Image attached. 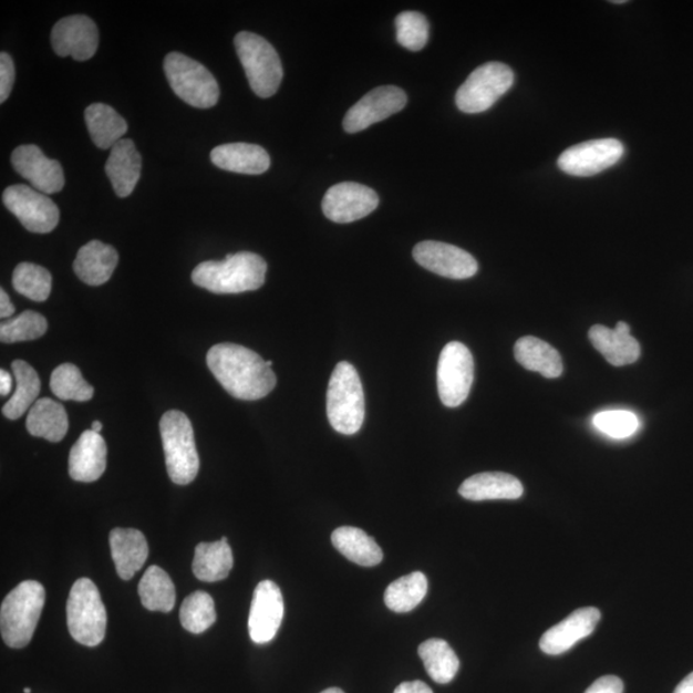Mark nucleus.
<instances>
[{"instance_id":"obj_50","label":"nucleus","mask_w":693,"mask_h":693,"mask_svg":"<svg viewBox=\"0 0 693 693\" xmlns=\"http://www.w3.org/2000/svg\"><path fill=\"white\" fill-rule=\"evenodd\" d=\"M612 3H614V4H625L627 2H625V0H619V2H618V0H614V2H612Z\"/></svg>"},{"instance_id":"obj_47","label":"nucleus","mask_w":693,"mask_h":693,"mask_svg":"<svg viewBox=\"0 0 693 693\" xmlns=\"http://www.w3.org/2000/svg\"><path fill=\"white\" fill-rule=\"evenodd\" d=\"M674 693H693V673L689 674L686 679L675 687Z\"/></svg>"},{"instance_id":"obj_34","label":"nucleus","mask_w":693,"mask_h":693,"mask_svg":"<svg viewBox=\"0 0 693 693\" xmlns=\"http://www.w3.org/2000/svg\"><path fill=\"white\" fill-rule=\"evenodd\" d=\"M138 591L145 609L170 612L175 607V586L163 568L149 567L141 580Z\"/></svg>"},{"instance_id":"obj_13","label":"nucleus","mask_w":693,"mask_h":693,"mask_svg":"<svg viewBox=\"0 0 693 693\" xmlns=\"http://www.w3.org/2000/svg\"><path fill=\"white\" fill-rule=\"evenodd\" d=\"M407 95L401 87L386 85L373 89L346 112L343 127L346 133L354 134L381 123L405 108Z\"/></svg>"},{"instance_id":"obj_42","label":"nucleus","mask_w":693,"mask_h":693,"mask_svg":"<svg viewBox=\"0 0 693 693\" xmlns=\"http://www.w3.org/2000/svg\"><path fill=\"white\" fill-rule=\"evenodd\" d=\"M14 83V63L11 55L0 54V102L4 103L12 92Z\"/></svg>"},{"instance_id":"obj_31","label":"nucleus","mask_w":693,"mask_h":693,"mask_svg":"<svg viewBox=\"0 0 693 693\" xmlns=\"http://www.w3.org/2000/svg\"><path fill=\"white\" fill-rule=\"evenodd\" d=\"M87 132L96 147L112 149L127 132L123 116L103 103H94L85 110Z\"/></svg>"},{"instance_id":"obj_30","label":"nucleus","mask_w":693,"mask_h":693,"mask_svg":"<svg viewBox=\"0 0 693 693\" xmlns=\"http://www.w3.org/2000/svg\"><path fill=\"white\" fill-rule=\"evenodd\" d=\"M234 566L232 551L228 538L213 544H199L193 560V573L203 582H220L228 578Z\"/></svg>"},{"instance_id":"obj_33","label":"nucleus","mask_w":693,"mask_h":693,"mask_svg":"<svg viewBox=\"0 0 693 693\" xmlns=\"http://www.w3.org/2000/svg\"><path fill=\"white\" fill-rule=\"evenodd\" d=\"M425 671L434 682L447 684L453 681L461 669V660L445 640L432 639L418 647Z\"/></svg>"},{"instance_id":"obj_29","label":"nucleus","mask_w":693,"mask_h":693,"mask_svg":"<svg viewBox=\"0 0 693 693\" xmlns=\"http://www.w3.org/2000/svg\"><path fill=\"white\" fill-rule=\"evenodd\" d=\"M333 546L344 558L361 567H376L383 560V551L373 537L354 527H341L333 531Z\"/></svg>"},{"instance_id":"obj_14","label":"nucleus","mask_w":693,"mask_h":693,"mask_svg":"<svg viewBox=\"0 0 693 693\" xmlns=\"http://www.w3.org/2000/svg\"><path fill=\"white\" fill-rule=\"evenodd\" d=\"M379 197L372 188L359 183L334 185L322 199V213L330 221L350 224L375 211Z\"/></svg>"},{"instance_id":"obj_2","label":"nucleus","mask_w":693,"mask_h":693,"mask_svg":"<svg viewBox=\"0 0 693 693\" xmlns=\"http://www.w3.org/2000/svg\"><path fill=\"white\" fill-rule=\"evenodd\" d=\"M268 263L252 252L228 255L223 261L199 263L192 273L193 283L216 294H237L260 289Z\"/></svg>"},{"instance_id":"obj_16","label":"nucleus","mask_w":693,"mask_h":693,"mask_svg":"<svg viewBox=\"0 0 693 693\" xmlns=\"http://www.w3.org/2000/svg\"><path fill=\"white\" fill-rule=\"evenodd\" d=\"M283 618L285 600L280 588L272 580H263L256 587L249 611L248 630L251 640L263 644L276 639Z\"/></svg>"},{"instance_id":"obj_22","label":"nucleus","mask_w":693,"mask_h":693,"mask_svg":"<svg viewBox=\"0 0 693 693\" xmlns=\"http://www.w3.org/2000/svg\"><path fill=\"white\" fill-rule=\"evenodd\" d=\"M110 546L121 579L131 580L148 559V542L141 530L116 528L111 531Z\"/></svg>"},{"instance_id":"obj_25","label":"nucleus","mask_w":693,"mask_h":693,"mask_svg":"<svg viewBox=\"0 0 693 693\" xmlns=\"http://www.w3.org/2000/svg\"><path fill=\"white\" fill-rule=\"evenodd\" d=\"M117 263L118 254L114 247L92 240L79 249L74 270L85 285L99 287L107 283Z\"/></svg>"},{"instance_id":"obj_39","label":"nucleus","mask_w":693,"mask_h":693,"mask_svg":"<svg viewBox=\"0 0 693 693\" xmlns=\"http://www.w3.org/2000/svg\"><path fill=\"white\" fill-rule=\"evenodd\" d=\"M48 330V322L35 311L22 312L15 319L2 322L0 325V341L3 343H19L38 340Z\"/></svg>"},{"instance_id":"obj_43","label":"nucleus","mask_w":693,"mask_h":693,"mask_svg":"<svg viewBox=\"0 0 693 693\" xmlns=\"http://www.w3.org/2000/svg\"><path fill=\"white\" fill-rule=\"evenodd\" d=\"M623 681L616 675L601 676L585 693H623Z\"/></svg>"},{"instance_id":"obj_11","label":"nucleus","mask_w":693,"mask_h":693,"mask_svg":"<svg viewBox=\"0 0 693 693\" xmlns=\"http://www.w3.org/2000/svg\"><path fill=\"white\" fill-rule=\"evenodd\" d=\"M3 204L31 232H51L60 223L58 205L44 193L28 185L18 184L7 188Z\"/></svg>"},{"instance_id":"obj_19","label":"nucleus","mask_w":693,"mask_h":693,"mask_svg":"<svg viewBox=\"0 0 693 693\" xmlns=\"http://www.w3.org/2000/svg\"><path fill=\"white\" fill-rule=\"evenodd\" d=\"M600 619L599 609L591 607L578 609L562 622L550 628L539 641V648L547 655H561L580 640L587 639L596 630Z\"/></svg>"},{"instance_id":"obj_27","label":"nucleus","mask_w":693,"mask_h":693,"mask_svg":"<svg viewBox=\"0 0 693 693\" xmlns=\"http://www.w3.org/2000/svg\"><path fill=\"white\" fill-rule=\"evenodd\" d=\"M515 359L523 368L545 377H559L563 372L560 353L536 337H524L514 346Z\"/></svg>"},{"instance_id":"obj_7","label":"nucleus","mask_w":693,"mask_h":693,"mask_svg":"<svg viewBox=\"0 0 693 693\" xmlns=\"http://www.w3.org/2000/svg\"><path fill=\"white\" fill-rule=\"evenodd\" d=\"M241 66L249 85L260 99H270L278 92L283 80V64L268 40L252 32L241 31L234 39Z\"/></svg>"},{"instance_id":"obj_12","label":"nucleus","mask_w":693,"mask_h":693,"mask_svg":"<svg viewBox=\"0 0 693 693\" xmlns=\"http://www.w3.org/2000/svg\"><path fill=\"white\" fill-rule=\"evenodd\" d=\"M624 155V145L617 139H596L575 145L561 153L558 166L571 176L588 177L608 170Z\"/></svg>"},{"instance_id":"obj_8","label":"nucleus","mask_w":693,"mask_h":693,"mask_svg":"<svg viewBox=\"0 0 693 693\" xmlns=\"http://www.w3.org/2000/svg\"><path fill=\"white\" fill-rule=\"evenodd\" d=\"M164 69L174 93L190 106L206 110L219 101V84L204 64L174 52L166 55Z\"/></svg>"},{"instance_id":"obj_1","label":"nucleus","mask_w":693,"mask_h":693,"mask_svg":"<svg viewBox=\"0 0 693 693\" xmlns=\"http://www.w3.org/2000/svg\"><path fill=\"white\" fill-rule=\"evenodd\" d=\"M207 365L224 390L238 400H261L277 385L276 373L268 362L244 345H214L208 351Z\"/></svg>"},{"instance_id":"obj_32","label":"nucleus","mask_w":693,"mask_h":693,"mask_svg":"<svg viewBox=\"0 0 693 693\" xmlns=\"http://www.w3.org/2000/svg\"><path fill=\"white\" fill-rule=\"evenodd\" d=\"M13 375L15 377V392L10 401L2 408V413L11 421H18L35 405L40 393V379L34 368L27 361L15 360L12 362Z\"/></svg>"},{"instance_id":"obj_48","label":"nucleus","mask_w":693,"mask_h":693,"mask_svg":"<svg viewBox=\"0 0 693 693\" xmlns=\"http://www.w3.org/2000/svg\"><path fill=\"white\" fill-rule=\"evenodd\" d=\"M102 428H103V424L101 422H94L92 424V431L95 433H101Z\"/></svg>"},{"instance_id":"obj_17","label":"nucleus","mask_w":693,"mask_h":693,"mask_svg":"<svg viewBox=\"0 0 693 693\" xmlns=\"http://www.w3.org/2000/svg\"><path fill=\"white\" fill-rule=\"evenodd\" d=\"M52 45L60 58L71 55L76 61L91 60L100 45L99 28L86 15H70L55 23Z\"/></svg>"},{"instance_id":"obj_4","label":"nucleus","mask_w":693,"mask_h":693,"mask_svg":"<svg viewBox=\"0 0 693 693\" xmlns=\"http://www.w3.org/2000/svg\"><path fill=\"white\" fill-rule=\"evenodd\" d=\"M327 413L330 425L341 434H356L364 424V389L358 370L350 362H340L330 376Z\"/></svg>"},{"instance_id":"obj_51","label":"nucleus","mask_w":693,"mask_h":693,"mask_svg":"<svg viewBox=\"0 0 693 693\" xmlns=\"http://www.w3.org/2000/svg\"><path fill=\"white\" fill-rule=\"evenodd\" d=\"M23 692L31 693V690L30 689H25V690H23Z\"/></svg>"},{"instance_id":"obj_5","label":"nucleus","mask_w":693,"mask_h":693,"mask_svg":"<svg viewBox=\"0 0 693 693\" xmlns=\"http://www.w3.org/2000/svg\"><path fill=\"white\" fill-rule=\"evenodd\" d=\"M159 431L161 437H163L168 477L175 485H189L197 478L199 472L195 432H193L189 417L182 411H167L161 418Z\"/></svg>"},{"instance_id":"obj_46","label":"nucleus","mask_w":693,"mask_h":693,"mask_svg":"<svg viewBox=\"0 0 693 693\" xmlns=\"http://www.w3.org/2000/svg\"><path fill=\"white\" fill-rule=\"evenodd\" d=\"M12 390V376L6 372L4 369L0 370V394L8 396Z\"/></svg>"},{"instance_id":"obj_45","label":"nucleus","mask_w":693,"mask_h":693,"mask_svg":"<svg viewBox=\"0 0 693 693\" xmlns=\"http://www.w3.org/2000/svg\"><path fill=\"white\" fill-rule=\"evenodd\" d=\"M14 313V306L10 300V297L6 293V290H0V318H11Z\"/></svg>"},{"instance_id":"obj_26","label":"nucleus","mask_w":693,"mask_h":693,"mask_svg":"<svg viewBox=\"0 0 693 693\" xmlns=\"http://www.w3.org/2000/svg\"><path fill=\"white\" fill-rule=\"evenodd\" d=\"M458 494L469 501H488V499H518L524 488L518 478L506 473H480L467 478Z\"/></svg>"},{"instance_id":"obj_23","label":"nucleus","mask_w":693,"mask_h":693,"mask_svg":"<svg viewBox=\"0 0 693 693\" xmlns=\"http://www.w3.org/2000/svg\"><path fill=\"white\" fill-rule=\"evenodd\" d=\"M211 161L221 170L247 175L263 174L271 165L269 153L249 143L219 145L211 152Z\"/></svg>"},{"instance_id":"obj_15","label":"nucleus","mask_w":693,"mask_h":693,"mask_svg":"<svg viewBox=\"0 0 693 693\" xmlns=\"http://www.w3.org/2000/svg\"><path fill=\"white\" fill-rule=\"evenodd\" d=\"M413 256L424 269L443 278L464 280L478 272V262L469 252L442 241H422L415 246Z\"/></svg>"},{"instance_id":"obj_21","label":"nucleus","mask_w":693,"mask_h":693,"mask_svg":"<svg viewBox=\"0 0 693 693\" xmlns=\"http://www.w3.org/2000/svg\"><path fill=\"white\" fill-rule=\"evenodd\" d=\"M588 337H590L594 349L612 366L619 368L634 364L641 356L640 343L631 335V328L627 322L619 321L616 329L593 325Z\"/></svg>"},{"instance_id":"obj_3","label":"nucleus","mask_w":693,"mask_h":693,"mask_svg":"<svg viewBox=\"0 0 693 693\" xmlns=\"http://www.w3.org/2000/svg\"><path fill=\"white\" fill-rule=\"evenodd\" d=\"M44 603V587L35 580H25L7 596L0 608V631L7 647H28L35 633Z\"/></svg>"},{"instance_id":"obj_6","label":"nucleus","mask_w":693,"mask_h":693,"mask_svg":"<svg viewBox=\"0 0 693 693\" xmlns=\"http://www.w3.org/2000/svg\"><path fill=\"white\" fill-rule=\"evenodd\" d=\"M66 611L72 639L87 648L99 647L106 635L107 611L91 579L80 578L72 586Z\"/></svg>"},{"instance_id":"obj_36","label":"nucleus","mask_w":693,"mask_h":693,"mask_svg":"<svg viewBox=\"0 0 693 693\" xmlns=\"http://www.w3.org/2000/svg\"><path fill=\"white\" fill-rule=\"evenodd\" d=\"M12 281L14 290L31 301L44 302L50 298L52 276L43 266L22 262L15 266Z\"/></svg>"},{"instance_id":"obj_18","label":"nucleus","mask_w":693,"mask_h":693,"mask_svg":"<svg viewBox=\"0 0 693 693\" xmlns=\"http://www.w3.org/2000/svg\"><path fill=\"white\" fill-rule=\"evenodd\" d=\"M12 165L32 188L54 195L64 187L63 168L59 161L48 158L37 145H21L12 153Z\"/></svg>"},{"instance_id":"obj_24","label":"nucleus","mask_w":693,"mask_h":693,"mask_svg":"<svg viewBox=\"0 0 693 693\" xmlns=\"http://www.w3.org/2000/svg\"><path fill=\"white\" fill-rule=\"evenodd\" d=\"M142 156L132 139H121L111 149L106 174L120 198L132 195L141 179Z\"/></svg>"},{"instance_id":"obj_38","label":"nucleus","mask_w":693,"mask_h":693,"mask_svg":"<svg viewBox=\"0 0 693 693\" xmlns=\"http://www.w3.org/2000/svg\"><path fill=\"white\" fill-rule=\"evenodd\" d=\"M51 390L61 400L85 402L94 396V389L85 382L79 368L72 364H62L51 376Z\"/></svg>"},{"instance_id":"obj_44","label":"nucleus","mask_w":693,"mask_h":693,"mask_svg":"<svg viewBox=\"0 0 693 693\" xmlns=\"http://www.w3.org/2000/svg\"><path fill=\"white\" fill-rule=\"evenodd\" d=\"M393 693H433L428 684L422 681L404 682Z\"/></svg>"},{"instance_id":"obj_10","label":"nucleus","mask_w":693,"mask_h":693,"mask_svg":"<svg viewBox=\"0 0 693 693\" xmlns=\"http://www.w3.org/2000/svg\"><path fill=\"white\" fill-rule=\"evenodd\" d=\"M474 382L473 354L461 342H451L442 350L437 384L442 404L446 407H458L469 396Z\"/></svg>"},{"instance_id":"obj_40","label":"nucleus","mask_w":693,"mask_h":693,"mask_svg":"<svg viewBox=\"0 0 693 693\" xmlns=\"http://www.w3.org/2000/svg\"><path fill=\"white\" fill-rule=\"evenodd\" d=\"M397 42L408 51L417 52L428 43L430 23L418 12H402L396 19Z\"/></svg>"},{"instance_id":"obj_28","label":"nucleus","mask_w":693,"mask_h":693,"mask_svg":"<svg viewBox=\"0 0 693 693\" xmlns=\"http://www.w3.org/2000/svg\"><path fill=\"white\" fill-rule=\"evenodd\" d=\"M27 428L34 437L61 442L69 432L66 410L51 399H40L29 411Z\"/></svg>"},{"instance_id":"obj_9","label":"nucleus","mask_w":693,"mask_h":693,"mask_svg":"<svg viewBox=\"0 0 693 693\" xmlns=\"http://www.w3.org/2000/svg\"><path fill=\"white\" fill-rule=\"evenodd\" d=\"M514 84V72L501 62H489L475 69L458 87L456 106L465 114L489 110Z\"/></svg>"},{"instance_id":"obj_41","label":"nucleus","mask_w":693,"mask_h":693,"mask_svg":"<svg viewBox=\"0 0 693 693\" xmlns=\"http://www.w3.org/2000/svg\"><path fill=\"white\" fill-rule=\"evenodd\" d=\"M593 424L600 432L616 439L631 437L640 428L639 417L623 410L602 411L594 415Z\"/></svg>"},{"instance_id":"obj_35","label":"nucleus","mask_w":693,"mask_h":693,"mask_svg":"<svg viewBox=\"0 0 693 693\" xmlns=\"http://www.w3.org/2000/svg\"><path fill=\"white\" fill-rule=\"evenodd\" d=\"M428 592V579L415 571L408 576L394 580L385 590L384 602L386 608L394 612H408L421 603Z\"/></svg>"},{"instance_id":"obj_37","label":"nucleus","mask_w":693,"mask_h":693,"mask_svg":"<svg viewBox=\"0 0 693 693\" xmlns=\"http://www.w3.org/2000/svg\"><path fill=\"white\" fill-rule=\"evenodd\" d=\"M180 622L184 630L200 634L216 622L215 602L211 596L197 591L184 600L180 609Z\"/></svg>"},{"instance_id":"obj_20","label":"nucleus","mask_w":693,"mask_h":693,"mask_svg":"<svg viewBox=\"0 0 693 693\" xmlns=\"http://www.w3.org/2000/svg\"><path fill=\"white\" fill-rule=\"evenodd\" d=\"M107 466V445L100 433L85 431L70 451L69 473L76 482L99 480Z\"/></svg>"},{"instance_id":"obj_49","label":"nucleus","mask_w":693,"mask_h":693,"mask_svg":"<svg viewBox=\"0 0 693 693\" xmlns=\"http://www.w3.org/2000/svg\"><path fill=\"white\" fill-rule=\"evenodd\" d=\"M321 693H344V692L341 689L332 687V689L322 691Z\"/></svg>"}]
</instances>
